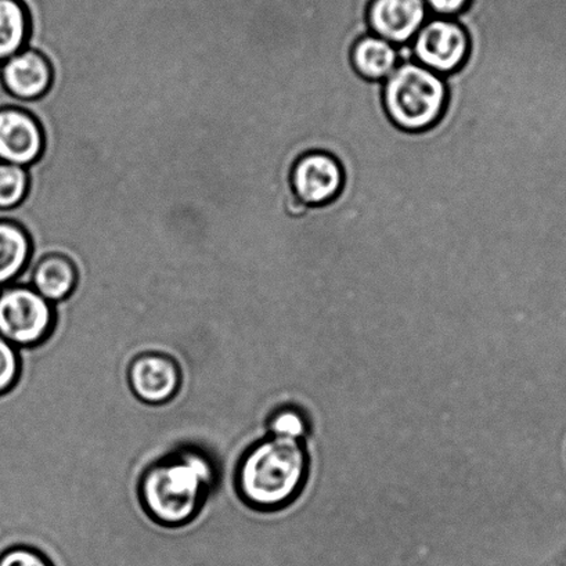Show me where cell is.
I'll return each mask as SVG.
<instances>
[{"label": "cell", "instance_id": "6", "mask_svg": "<svg viewBox=\"0 0 566 566\" xmlns=\"http://www.w3.org/2000/svg\"><path fill=\"white\" fill-rule=\"evenodd\" d=\"M128 381L140 402L151 406L168 403L181 387L180 366L172 356L146 352L130 361Z\"/></svg>", "mask_w": 566, "mask_h": 566}, {"label": "cell", "instance_id": "9", "mask_svg": "<svg viewBox=\"0 0 566 566\" xmlns=\"http://www.w3.org/2000/svg\"><path fill=\"white\" fill-rule=\"evenodd\" d=\"M428 18L424 0H373L368 9L371 34L398 48L409 46Z\"/></svg>", "mask_w": 566, "mask_h": 566}, {"label": "cell", "instance_id": "10", "mask_svg": "<svg viewBox=\"0 0 566 566\" xmlns=\"http://www.w3.org/2000/svg\"><path fill=\"white\" fill-rule=\"evenodd\" d=\"M0 78L10 96L20 102H36L51 90L53 69L45 54L25 48L0 64Z\"/></svg>", "mask_w": 566, "mask_h": 566}, {"label": "cell", "instance_id": "13", "mask_svg": "<svg viewBox=\"0 0 566 566\" xmlns=\"http://www.w3.org/2000/svg\"><path fill=\"white\" fill-rule=\"evenodd\" d=\"M32 254V241L20 223L0 221V289L23 276Z\"/></svg>", "mask_w": 566, "mask_h": 566}, {"label": "cell", "instance_id": "18", "mask_svg": "<svg viewBox=\"0 0 566 566\" xmlns=\"http://www.w3.org/2000/svg\"><path fill=\"white\" fill-rule=\"evenodd\" d=\"M0 566H53L43 549L18 543L0 554Z\"/></svg>", "mask_w": 566, "mask_h": 566}, {"label": "cell", "instance_id": "5", "mask_svg": "<svg viewBox=\"0 0 566 566\" xmlns=\"http://www.w3.org/2000/svg\"><path fill=\"white\" fill-rule=\"evenodd\" d=\"M415 62L441 76L463 67L470 53L469 35L453 19L430 15L410 43Z\"/></svg>", "mask_w": 566, "mask_h": 566}, {"label": "cell", "instance_id": "2", "mask_svg": "<svg viewBox=\"0 0 566 566\" xmlns=\"http://www.w3.org/2000/svg\"><path fill=\"white\" fill-rule=\"evenodd\" d=\"M310 472L304 442L269 433L241 458L235 488L250 509L273 513L290 507L301 496Z\"/></svg>", "mask_w": 566, "mask_h": 566}, {"label": "cell", "instance_id": "19", "mask_svg": "<svg viewBox=\"0 0 566 566\" xmlns=\"http://www.w3.org/2000/svg\"><path fill=\"white\" fill-rule=\"evenodd\" d=\"M430 15L453 19L469 8L470 0H424Z\"/></svg>", "mask_w": 566, "mask_h": 566}, {"label": "cell", "instance_id": "11", "mask_svg": "<svg viewBox=\"0 0 566 566\" xmlns=\"http://www.w3.org/2000/svg\"><path fill=\"white\" fill-rule=\"evenodd\" d=\"M78 269L70 258L62 254L43 256L25 280V285H31L53 305L70 300L78 289Z\"/></svg>", "mask_w": 566, "mask_h": 566}, {"label": "cell", "instance_id": "17", "mask_svg": "<svg viewBox=\"0 0 566 566\" xmlns=\"http://www.w3.org/2000/svg\"><path fill=\"white\" fill-rule=\"evenodd\" d=\"M307 432H310V420L304 411L296 408L280 409L269 420V433L272 436L302 441Z\"/></svg>", "mask_w": 566, "mask_h": 566}, {"label": "cell", "instance_id": "14", "mask_svg": "<svg viewBox=\"0 0 566 566\" xmlns=\"http://www.w3.org/2000/svg\"><path fill=\"white\" fill-rule=\"evenodd\" d=\"M31 35L29 10L21 0H0V64L24 51Z\"/></svg>", "mask_w": 566, "mask_h": 566}, {"label": "cell", "instance_id": "15", "mask_svg": "<svg viewBox=\"0 0 566 566\" xmlns=\"http://www.w3.org/2000/svg\"><path fill=\"white\" fill-rule=\"evenodd\" d=\"M30 189L29 170L0 163V211H12L25 200Z\"/></svg>", "mask_w": 566, "mask_h": 566}, {"label": "cell", "instance_id": "7", "mask_svg": "<svg viewBox=\"0 0 566 566\" xmlns=\"http://www.w3.org/2000/svg\"><path fill=\"white\" fill-rule=\"evenodd\" d=\"M45 151V132L34 114L20 107L0 108V163L30 168Z\"/></svg>", "mask_w": 566, "mask_h": 566}, {"label": "cell", "instance_id": "16", "mask_svg": "<svg viewBox=\"0 0 566 566\" xmlns=\"http://www.w3.org/2000/svg\"><path fill=\"white\" fill-rule=\"evenodd\" d=\"M23 360L20 350L0 335V398L8 397L19 386Z\"/></svg>", "mask_w": 566, "mask_h": 566}, {"label": "cell", "instance_id": "3", "mask_svg": "<svg viewBox=\"0 0 566 566\" xmlns=\"http://www.w3.org/2000/svg\"><path fill=\"white\" fill-rule=\"evenodd\" d=\"M447 103L443 76L415 60L400 62L384 81V106L389 119L402 130L430 129L442 118Z\"/></svg>", "mask_w": 566, "mask_h": 566}, {"label": "cell", "instance_id": "1", "mask_svg": "<svg viewBox=\"0 0 566 566\" xmlns=\"http://www.w3.org/2000/svg\"><path fill=\"white\" fill-rule=\"evenodd\" d=\"M217 482V469L200 450L185 448L164 455L143 472V509L164 526H184L200 514Z\"/></svg>", "mask_w": 566, "mask_h": 566}, {"label": "cell", "instance_id": "12", "mask_svg": "<svg viewBox=\"0 0 566 566\" xmlns=\"http://www.w3.org/2000/svg\"><path fill=\"white\" fill-rule=\"evenodd\" d=\"M352 64L361 78L384 82L400 64V48L376 35H367L352 51Z\"/></svg>", "mask_w": 566, "mask_h": 566}, {"label": "cell", "instance_id": "8", "mask_svg": "<svg viewBox=\"0 0 566 566\" xmlns=\"http://www.w3.org/2000/svg\"><path fill=\"white\" fill-rule=\"evenodd\" d=\"M291 185L302 205L322 207L337 199L344 186L343 168L327 153H307L296 161Z\"/></svg>", "mask_w": 566, "mask_h": 566}, {"label": "cell", "instance_id": "4", "mask_svg": "<svg viewBox=\"0 0 566 566\" xmlns=\"http://www.w3.org/2000/svg\"><path fill=\"white\" fill-rule=\"evenodd\" d=\"M56 324V306L31 285L10 284L0 289V335L15 348L45 344Z\"/></svg>", "mask_w": 566, "mask_h": 566}]
</instances>
